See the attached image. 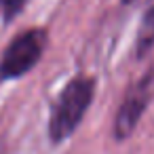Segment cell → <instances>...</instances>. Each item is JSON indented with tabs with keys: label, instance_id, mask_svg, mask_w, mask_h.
I'll use <instances>...</instances> for the list:
<instances>
[{
	"label": "cell",
	"instance_id": "3957f363",
	"mask_svg": "<svg viewBox=\"0 0 154 154\" xmlns=\"http://www.w3.org/2000/svg\"><path fill=\"white\" fill-rule=\"evenodd\" d=\"M154 97V68H150L143 76H139L125 93L120 108L114 118V137L118 141H125L135 131L139 118L143 116L148 103Z\"/></svg>",
	"mask_w": 154,
	"mask_h": 154
},
{
	"label": "cell",
	"instance_id": "7a4b0ae2",
	"mask_svg": "<svg viewBox=\"0 0 154 154\" xmlns=\"http://www.w3.org/2000/svg\"><path fill=\"white\" fill-rule=\"evenodd\" d=\"M47 30L30 28L13 38L0 59V80H15L36 68L47 49Z\"/></svg>",
	"mask_w": 154,
	"mask_h": 154
},
{
	"label": "cell",
	"instance_id": "5b68a950",
	"mask_svg": "<svg viewBox=\"0 0 154 154\" xmlns=\"http://www.w3.org/2000/svg\"><path fill=\"white\" fill-rule=\"evenodd\" d=\"M28 0H0V9H2V15L7 21H11L15 15L21 13V9L26 7Z\"/></svg>",
	"mask_w": 154,
	"mask_h": 154
},
{
	"label": "cell",
	"instance_id": "277c9868",
	"mask_svg": "<svg viewBox=\"0 0 154 154\" xmlns=\"http://www.w3.org/2000/svg\"><path fill=\"white\" fill-rule=\"evenodd\" d=\"M152 49H154V0H152V5L146 9V13L141 17L137 38H135V55L143 57Z\"/></svg>",
	"mask_w": 154,
	"mask_h": 154
},
{
	"label": "cell",
	"instance_id": "6da1fadb",
	"mask_svg": "<svg viewBox=\"0 0 154 154\" xmlns=\"http://www.w3.org/2000/svg\"><path fill=\"white\" fill-rule=\"evenodd\" d=\"M95 78L80 74L74 76L63 91L59 93V97L55 99L53 108H51V116H49V137L53 143H61L66 141L80 125L82 116L87 114L93 97H95Z\"/></svg>",
	"mask_w": 154,
	"mask_h": 154
},
{
	"label": "cell",
	"instance_id": "8992f818",
	"mask_svg": "<svg viewBox=\"0 0 154 154\" xmlns=\"http://www.w3.org/2000/svg\"><path fill=\"white\" fill-rule=\"evenodd\" d=\"M131 2H135V0H122V5H131Z\"/></svg>",
	"mask_w": 154,
	"mask_h": 154
}]
</instances>
